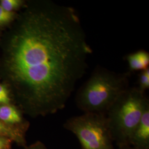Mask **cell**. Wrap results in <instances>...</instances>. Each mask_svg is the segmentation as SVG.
Wrapping results in <instances>:
<instances>
[{
    "instance_id": "6da1fadb",
    "label": "cell",
    "mask_w": 149,
    "mask_h": 149,
    "mask_svg": "<svg viewBox=\"0 0 149 149\" xmlns=\"http://www.w3.org/2000/svg\"><path fill=\"white\" fill-rule=\"evenodd\" d=\"M92 53L74 8L49 3L22 16L6 64L31 111L55 113L65 107Z\"/></svg>"
},
{
    "instance_id": "7a4b0ae2",
    "label": "cell",
    "mask_w": 149,
    "mask_h": 149,
    "mask_svg": "<svg viewBox=\"0 0 149 149\" xmlns=\"http://www.w3.org/2000/svg\"><path fill=\"white\" fill-rule=\"evenodd\" d=\"M130 72L117 73L98 66L76 95L77 106L84 113L106 114L129 87Z\"/></svg>"
},
{
    "instance_id": "3957f363",
    "label": "cell",
    "mask_w": 149,
    "mask_h": 149,
    "mask_svg": "<svg viewBox=\"0 0 149 149\" xmlns=\"http://www.w3.org/2000/svg\"><path fill=\"white\" fill-rule=\"evenodd\" d=\"M149 104V99L144 92L137 87H129L107 112L111 136L118 148L130 145L132 136Z\"/></svg>"
},
{
    "instance_id": "277c9868",
    "label": "cell",
    "mask_w": 149,
    "mask_h": 149,
    "mask_svg": "<svg viewBox=\"0 0 149 149\" xmlns=\"http://www.w3.org/2000/svg\"><path fill=\"white\" fill-rule=\"evenodd\" d=\"M63 127L77 138L82 149H115L106 114L84 113L68 119Z\"/></svg>"
},
{
    "instance_id": "5b68a950",
    "label": "cell",
    "mask_w": 149,
    "mask_h": 149,
    "mask_svg": "<svg viewBox=\"0 0 149 149\" xmlns=\"http://www.w3.org/2000/svg\"><path fill=\"white\" fill-rule=\"evenodd\" d=\"M129 145L141 149H149V104L130 139Z\"/></svg>"
},
{
    "instance_id": "8992f818",
    "label": "cell",
    "mask_w": 149,
    "mask_h": 149,
    "mask_svg": "<svg viewBox=\"0 0 149 149\" xmlns=\"http://www.w3.org/2000/svg\"><path fill=\"white\" fill-rule=\"evenodd\" d=\"M130 72L143 71L149 68V53L146 50H140L129 54L125 57Z\"/></svg>"
},
{
    "instance_id": "52a82bcc",
    "label": "cell",
    "mask_w": 149,
    "mask_h": 149,
    "mask_svg": "<svg viewBox=\"0 0 149 149\" xmlns=\"http://www.w3.org/2000/svg\"><path fill=\"white\" fill-rule=\"evenodd\" d=\"M0 119L7 123L16 124L22 121L20 113L15 107L9 104L0 106Z\"/></svg>"
},
{
    "instance_id": "ba28073f",
    "label": "cell",
    "mask_w": 149,
    "mask_h": 149,
    "mask_svg": "<svg viewBox=\"0 0 149 149\" xmlns=\"http://www.w3.org/2000/svg\"><path fill=\"white\" fill-rule=\"evenodd\" d=\"M139 90L144 92L149 88V68L141 71L139 74L138 86Z\"/></svg>"
},
{
    "instance_id": "9c48e42d",
    "label": "cell",
    "mask_w": 149,
    "mask_h": 149,
    "mask_svg": "<svg viewBox=\"0 0 149 149\" xmlns=\"http://www.w3.org/2000/svg\"><path fill=\"white\" fill-rule=\"evenodd\" d=\"M0 3V6L5 10L12 12L21 6L22 1L20 0H2L1 1Z\"/></svg>"
},
{
    "instance_id": "30bf717a",
    "label": "cell",
    "mask_w": 149,
    "mask_h": 149,
    "mask_svg": "<svg viewBox=\"0 0 149 149\" xmlns=\"http://www.w3.org/2000/svg\"><path fill=\"white\" fill-rule=\"evenodd\" d=\"M14 16L13 12H8L5 10L0 6V25L8 23L12 20Z\"/></svg>"
},
{
    "instance_id": "8fae6325",
    "label": "cell",
    "mask_w": 149,
    "mask_h": 149,
    "mask_svg": "<svg viewBox=\"0 0 149 149\" xmlns=\"http://www.w3.org/2000/svg\"><path fill=\"white\" fill-rule=\"evenodd\" d=\"M11 134V131L6 128L2 123L0 122V135L12 136Z\"/></svg>"
},
{
    "instance_id": "7c38bea8",
    "label": "cell",
    "mask_w": 149,
    "mask_h": 149,
    "mask_svg": "<svg viewBox=\"0 0 149 149\" xmlns=\"http://www.w3.org/2000/svg\"><path fill=\"white\" fill-rule=\"evenodd\" d=\"M8 141L2 137H0V149H7L8 147Z\"/></svg>"
},
{
    "instance_id": "4fadbf2b",
    "label": "cell",
    "mask_w": 149,
    "mask_h": 149,
    "mask_svg": "<svg viewBox=\"0 0 149 149\" xmlns=\"http://www.w3.org/2000/svg\"><path fill=\"white\" fill-rule=\"evenodd\" d=\"M10 101V99L8 96L0 95V104H8Z\"/></svg>"
},
{
    "instance_id": "5bb4252c",
    "label": "cell",
    "mask_w": 149,
    "mask_h": 149,
    "mask_svg": "<svg viewBox=\"0 0 149 149\" xmlns=\"http://www.w3.org/2000/svg\"><path fill=\"white\" fill-rule=\"evenodd\" d=\"M0 95L8 96V91L7 90L6 87L5 86L1 85H0Z\"/></svg>"
},
{
    "instance_id": "9a60e30c",
    "label": "cell",
    "mask_w": 149,
    "mask_h": 149,
    "mask_svg": "<svg viewBox=\"0 0 149 149\" xmlns=\"http://www.w3.org/2000/svg\"><path fill=\"white\" fill-rule=\"evenodd\" d=\"M118 149H141L140 148H138L136 147L133 146L132 145H126V146H124L120 148H118Z\"/></svg>"
},
{
    "instance_id": "2e32d148",
    "label": "cell",
    "mask_w": 149,
    "mask_h": 149,
    "mask_svg": "<svg viewBox=\"0 0 149 149\" xmlns=\"http://www.w3.org/2000/svg\"></svg>"
}]
</instances>
